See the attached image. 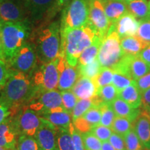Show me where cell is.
<instances>
[{
	"instance_id": "obj_1",
	"label": "cell",
	"mask_w": 150,
	"mask_h": 150,
	"mask_svg": "<svg viewBox=\"0 0 150 150\" xmlns=\"http://www.w3.org/2000/svg\"><path fill=\"white\" fill-rule=\"evenodd\" d=\"M61 53L65 55L69 65L76 67L81 54L91 45L97 35L88 23L79 28L61 30Z\"/></svg>"
},
{
	"instance_id": "obj_2",
	"label": "cell",
	"mask_w": 150,
	"mask_h": 150,
	"mask_svg": "<svg viewBox=\"0 0 150 150\" xmlns=\"http://www.w3.org/2000/svg\"><path fill=\"white\" fill-rule=\"evenodd\" d=\"M37 56L43 63L56 59L61 52V26L53 22L41 30L36 40Z\"/></svg>"
},
{
	"instance_id": "obj_3",
	"label": "cell",
	"mask_w": 150,
	"mask_h": 150,
	"mask_svg": "<svg viewBox=\"0 0 150 150\" xmlns=\"http://www.w3.org/2000/svg\"><path fill=\"white\" fill-rule=\"evenodd\" d=\"M1 22V37L5 60L10 62L26 42L28 28L24 22Z\"/></svg>"
},
{
	"instance_id": "obj_4",
	"label": "cell",
	"mask_w": 150,
	"mask_h": 150,
	"mask_svg": "<svg viewBox=\"0 0 150 150\" xmlns=\"http://www.w3.org/2000/svg\"><path fill=\"white\" fill-rule=\"evenodd\" d=\"M31 88V83L27 74L17 70L11 71L1 90L0 99L11 108L25 100Z\"/></svg>"
},
{
	"instance_id": "obj_5",
	"label": "cell",
	"mask_w": 150,
	"mask_h": 150,
	"mask_svg": "<svg viewBox=\"0 0 150 150\" xmlns=\"http://www.w3.org/2000/svg\"><path fill=\"white\" fill-rule=\"evenodd\" d=\"M125 55L121 48L120 38L112 24L101 42L97 59L102 67L112 70L120 63Z\"/></svg>"
},
{
	"instance_id": "obj_6",
	"label": "cell",
	"mask_w": 150,
	"mask_h": 150,
	"mask_svg": "<svg viewBox=\"0 0 150 150\" xmlns=\"http://www.w3.org/2000/svg\"><path fill=\"white\" fill-rule=\"evenodd\" d=\"M62 11L61 31L79 28L88 23V0H71Z\"/></svg>"
},
{
	"instance_id": "obj_7",
	"label": "cell",
	"mask_w": 150,
	"mask_h": 150,
	"mask_svg": "<svg viewBox=\"0 0 150 150\" xmlns=\"http://www.w3.org/2000/svg\"><path fill=\"white\" fill-rule=\"evenodd\" d=\"M59 71L57 60L44 63L33 76V83L41 91L56 90L58 88Z\"/></svg>"
},
{
	"instance_id": "obj_8",
	"label": "cell",
	"mask_w": 150,
	"mask_h": 150,
	"mask_svg": "<svg viewBox=\"0 0 150 150\" xmlns=\"http://www.w3.org/2000/svg\"><path fill=\"white\" fill-rule=\"evenodd\" d=\"M88 23L97 35L104 39L111 25L105 13L103 0H88Z\"/></svg>"
},
{
	"instance_id": "obj_9",
	"label": "cell",
	"mask_w": 150,
	"mask_h": 150,
	"mask_svg": "<svg viewBox=\"0 0 150 150\" xmlns=\"http://www.w3.org/2000/svg\"><path fill=\"white\" fill-rule=\"evenodd\" d=\"M36 61L35 48L32 45L26 42L9 63L15 70L27 74L34 68Z\"/></svg>"
},
{
	"instance_id": "obj_10",
	"label": "cell",
	"mask_w": 150,
	"mask_h": 150,
	"mask_svg": "<svg viewBox=\"0 0 150 150\" xmlns=\"http://www.w3.org/2000/svg\"><path fill=\"white\" fill-rule=\"evenodd\" d=\"M43 119L36 112L30 108H24L19 113L15 125L20 135L34 137L42 125Z\"/></svg>"
},
{
	"instance_id": "obj_11",
	"label": "cell",
	"mask_w": 150,
	"mask_h": 150,
	"mask_svg": "<svg viewBox=\"0 0 150 150\" xmlns=\"http://www.w3.org/2000/svg\"><path fill=\"white\" fill-rule=\"evenodd\" d=\"M56 60L59 71L58 89L61 91L71 90L80 76L78 67L69 65L65 55L61 52Z\"/></svg>"
},
{
	"instance_id": "obj_12",
	"label": "cell",
	"mask_w": 150,
	"mask_h": 150,
	"mask_svg": "<svg viewBox=\"0 0 150 150\" xmlns=\"http://www.w3.org/2000/svg\"><path fill=\"white\" fill-rule=\"evenodd\" d=\"M61 106L63 107L61 93L56 90H51L42 91L38 98H36L30 104L29 108L40 115L52 108Z\"/></svg>"
},
{
	"instance_id": "obj_13",
	"label": "cell",
	"mask_w": 150,
	"mask_h": 150,
	"mask_svg": "<svg viewBox=\"0 0 150 150\" xmlns=\"http://www.w3.org/2000/svg\"><path fill=\"white\" fill-rule=\"evenodd\" d=\"M42 125L35 135V138L41 150H57L56 129L45 119L42 118Z\"/></svg>"
},
{
	"instance_id": "obj_14",
	"label": "cell",
	"mask_w": 150,
	"mask_h": 150,
	"mask_svg": "<svg viewBox=\"0 0 150 150\" xmlns=\"http://www.w3.org/2000/svg\"><path fill=\"white\" fill-rule=\"evenodd\" d=\"M40 115L57 129H64L69 131L72 124L71 122L72 115L63 106L52 108Z\"/></svg>"
},
{
	"instance_id": "obj_15",
	"label": "cell",
	"mask_w": 150,
	"mask_h": 150,
	"mask_svg": "<svg viewBox=\"0 0 150 150\" xmlns=\"http://www.w3.org/2000/svg\"><path fill=\"white\" fill-rule=\"evenodd\" d=\"M19 134L14 122L7 118L0 124V147L11 150H16L17 136Z\"/></svg>"
},
{
	"instance_id": "obj_16",
	"label": "cell",
	"mask_w": 150,
	"mask_h": 150,
	"mask_svg": "<svg viewBox=\"0 0 150 150\" xmlns=\"http://www.w3.org/2000/svg\"><path fill=\"white\" fill-rule=\"evenodd\" d=\"M112 25L121 39L125 37L136 35L139 27V20L128 12L118 19Z\"/></svg>"
},
{
	"instance_id": "obj_17",
	"label": "cell",
	"mask_w": 150,
	"mask_h": 150,
	"mask_svg": "<svg viewBox=\"0 0 150 150\" xmlns=\"http://www.w3.org/2000/svg\"><path fill=\"white\" fill-rule=\"evenodd\" d=\"M23 9L13 0L0 2V20L3 22H24Z\"/></svg>"
},
{
	"instance_id": "obj_18",
	"label": "cell",
	"mask_w": 150,
	"mask_h": 150,
	"mask_svg": "<svg viewBox=\"0 0 150 150\" xmlns=\"http://www.w3.org/2000/svg\"><path fill=\"white\" fill-rule=\"evenodd\" d=\"M133 129L145 149H150V119L140 110V113L134 122Z\"/></svg>"
},
{
	"instance_id": "obj_19",
	"label": "cell",
	"mask_w": 150,
	"mask_h": 150,
	"mask_svg": "<svg viewBox=\"0 0 150 150\" xmlns=\"http://www.w3.org/2000/svg\"><path fill=\"white\" fill-rule=\"evenodd\" d=\"M105 13L110 25L113 24L123 15L128 13L125 0H103Z\"/></svg>"
},
{
	"instance_id": "obj_20",
	"label": "cell",
	"mask_w": 150,
	"mask_h": 150,
	"mask_svg": "<svg viewBox=\"0 0 150 150\" xmlns=\"http://www.w3.org/2000/svg\"><path fill=\"white\" fill-rule=\"evenodd\" d=\"M72 91L78 99H90L97 95V89L93 79L80 76L72 87Z\"/></svg>"
},
{
	"instance_id": "obj_21",
	"label": "cell",
	"mask_w": 150,
	"mask_h": 150,
	"mask_svg": "<svg viewBox=\"0 0 150 150\" xmlns=\"http://www.w3.org/2000/svg\"><path fill=\"white\" fill-rule=\"evenodd\" d=\"M110 106L116 116L126 118L131 123H134L140 113V109L131 107L130 105L118 97L110 103Z\"/></svg>"
},
{
	"instance_id": "obj_22",
	"label": "cell",
	"mask_w": 150,
	"mask_h": 150,
	"mask_svg": "<svg viewBox=\"0 0 150 150\" xmlns=\"http://www.w3.org/2000/svg\"><path fill=\"white\" fill-rule=\"evenodd\" d=\"M149 43L142 40L136 35L127 36L120 39V45L124 54L129 56H137Z\"/></svg>"
},
{
	"instance_id": "obj_23",
	"label": "cell",
	"mask_w": 150,
	"mask_h": 150,
	"mask_svg": "<svg viewBox=\"0 0 150 150\" xmlns=\"http://www.w3.org/2000/svg\"><path fill=\"white\" fill-rule=\"evenodd\" d=\"M117 97L134 108H140L142 105V93L137 87L136 81L134 83L118 92Z\"/></svg>"
},
{
	"instance_id": "obj_24",
	"label": "cell",
	"mask_w": 150,
	"mask_h": 150,
	"mask_svg": "<svg viewBox=\"0 0 150 150\" xmlns=\"http://www.w3.org/2000/svg\"><path fill=\"white\" fill-rule=\"evenodd\" d=\"M55 0H24V6L32 18L39 20L47 13Z\"/></svg>"
},
{
	"instance_id": "obj_25",
	"label": "cell",
	"mask_w": 150,
	"mask_h": 150,
	"mask_svg": "<svg viewBox=\"0 0 150 150\" xmlns=\"http://www.w3.org/2000/svg\"><path fill=\"white\" fill-rule=\"evenodd\" d=\"M103 104L104 102L97 95L90 99H78L71 113L72 121L76 120L77 118L81 117L90 108L93 107H100L101 105Z\"/></svg>"
},
{
	"instance_id": "obj_26",
	"label": "cell",
	"mask_w": 150,
	"mask_h": 150,
	"mask_svg": "<svg viewBox=\"0 0 150 150\" xmlns=\"http://www.w3.org/2000/svg\"><path fill=\"white\" fill-rule=\"evenodd\" d=\"M128 11L137 20H141L150 18L149 1L147 0L127 1Z\"/></svg>"
},
{
	"instance_id": "obj_27",
	"label": "cell",
	"mask_w": 150,
	"mask_h": 150,
	"mask_svg": "<svg viewBox=\"0 0 150 150\" xmlns=\"http://www.w3.org/2000/svg\"><path fill=\"white\" fill-rule=\"evenodd\" d=\"M102 40L103 39L101 38L98 35L95 38V40L93 41L91 45L85 49L81 54L78 59L77 65H85L89 64L97 59L99 47H100Z\"/></svg>"
},
{
	"instance_id": "obj_28",
	"label": "cell",
	"mask_w": 150,
	"mask_h": 150,
	"mask_svg": "<svg viewBox=\"0 0 150 150\" xmlns=\"http://www.w3.org/2000/svg\"><path fill=\"white\" fill-rule=\"evenodd\" d=\"M56 142L57 150H75L72 135L67 129H56Z\"/></svg>"
},
{
	"instance_id": "obj_29",
	"label": "cell",
	"mask_w": 150,
	"mask_h": 150,
	"mask_svg": "<svg viewBox=\"0 0 150 150\" xmlns=\"http://www.w3.org/2000/svg\"><path fill=\"white\" fill-rule=\"evenodd\" d=\"M77 67L80 76H86V77L90 78L91 79H93L94 78L96 77L102 69V65L99 63L97 58L89 64L77 65Z\"/></svg>"
},
{
	"instance_id": "obj_30",
	"label": "cell",
	"mask_w": 150,
	"mask_h": 150,
	"mask_svg": "<svg viewBox=\"0 0 150 150\" xmlns=\"http://www.w3.org/2000/svg\"><path fill=\"white\" fill-rule=\"evenodd\" d=\"M110 128L114 133L124 137L125 134L133 129V125L132 123L126 118L116 116Z\"/></svg>"
},
{
	"instance_id": "obj_31",
	"label": "cell",
	"mask_w": 150,
	"mask_h": 150,
	"mask_svg": "<svg viewBox=\"0 0 150 150\" xmlns=\"http://www.w3.org/2000/svg\"><path fill=\"white\" fill-rule=\"evenodd\" d=\"M118 91L112 84L104 86L97 90V95L100 97L105 104H110L112 101L117 97Z\"/></svg>"
},
{
	"instance_id": "obj_32",
	"label": "cell",
	"mask_w": 150,
	"mask_h": 150,
	"mask_svg": "<svg viewBox=\"0 0 150 150\" xmlns=\"http://www.w3.org/2000/svg\"><path fill=\"white\" fill-rule=\"evenodd\" d=\"M18 150H41L35 137L20 135L17 145Z\"/></svg>"
},
{
	"instance_id": "obj_33",
	"label": "cell",
	"mask_w": 150,
	"mask_h": 150,
	"mask_svg": "<svg viewBox=\"0 0 150 150\" xmlns=\"http://www.w3.org/2000/svg\"><path fill=\"white\" fill-rule=\"evenodd\" d=\"M112 76H113V71L111 69L102 67L99 74L93 79L97 89L98 90L103 86L111 83Z\"/></svg>"
},
{
	"instance_id": "obj_34",
	"label": "cell",
	"mask_w": 150,
	"mask_h": 150,
	"mask_svg": "<svg viewBox=\"0 0 150 150\" xmlns=\"http://www.w3.org/2000/svg\"><path fill=\"white\" fill-rule=\"evenodd\" d=\"M81 135L86 150H102V142L91 131Z\"/></svg>"
},
{
	"instance_id": "obj_35",
	"label": "cell",
	"mask_w": 150,
	"mask_h": 150,
	"mask_svg": "<svg viewBox=\"0 0 150 150\" xmlns=\"http://www.w3.org/2000/svg\"><path fill=\"white\" fill-rule=\"evenodd\" d=\"M123 138L127 150H146L133 129L125 134Z\"/></svg>"
},
{
	"instance_id": "obj_36",
	"label": "cell",
	"mask_w": 150,
	"mask_h": 150,
	"mask_svg": "<svg viewBox=\"0 0 150 150\" xmlns=\"http://www.w3.org/2000/svg\"><path fill=\"white\" fill-rule=\"evenodd\" d=\"M101 111H102V118H101L100 124L103 126L107 127L110 128L112 126V124L113 122L114 119L115 117V112L110 107V104H104L101 105L100 107Z\"/></svg>"
},
{
	"instance_id": "obj_37",
	"label": "cell",
	"mask_w": 150,
	"mask_h": 150,
	"mask_svg": "<svg viewBox=\"0 0 150 150\" xmlns=\"http://www.w3.org/2000/svg\"><path fill=\"white\" fill-rule=\"evenodd\" d=\"M135 81H136L131 79L125 75L122 74L120 73L113 72L112 84L115 86V88L118 92L127 88V86H130L131 84L134 83Z\"/></svg>"
},
{
	"instance_id": "obj_38",
	"label": "cell",
	"mask_w": 150,
	"mask_h": 150,
	"mask_svg": "<svg viewBox=\"0 0 150 150\" xmlns=\"http://www.w3.org/2000/svg\"><path fill=\"white\" fill-rule=\"evenodd\" d=\"M61 94L63 107L67 112L71 114L73 108H74L78 101L77 97L70 90L61 91Z\"/></svg>"
},
{
	"instance_id": "obj_39",
	"label": "cell",
	"mask_w": 150,
	"mask_h": 150,
	"mask_svg": "<svg viewBox=\"0 0 150 150\" xmlns=\"http://www.w3.org/2000/svg\"><path fill=\"white\" fill-rule=\"evenodd\" d=\"M81 117L85 119L93 128V127L97 126L100 124L102 111L99 107H93L88 110Z\"/></svg>"
},
{
	"instance_id": "obj_40",
	"label": "cell",
	"mask_w": 150,
	"mask_h": 150,
	"mask_svg": "<svg viewBox=\"0 0 150 150\" xmlns=\"http://www.w3.org/2000/svg\"><path fill=\"white\" fill-rule=\"evenodd\" d=\"M136 35L142 40L150 44V18L139 20Z\"/></svg>"
},
{
	"instance_id": "obj_41",
	"label": "cell",
	"mask_w": 150,
	"mask_h": 150,
	"mask_svg": "<svg viewBox=\"0 0 150 150\" xmlns=\"http://www.w3.org/2000/svg\"><path fill=\"white\" fill-rule=\"evenodd\" d=\"M91 131L102 142L108 141L112 134V131L110 130L109 127L103 126L102 125H98L93 127Z\"/></svg>"
},
{
	"instance_id": "obj_42",
	"label": "cell",
	"mask_w": 150,
	"mask_h": 150,
	"mask_svg": "<svg viewBox=\"0 0 150 150\" xmlns=\"http://www.w3.org/2000/svg\"><path fill=\"white\" fill-rule=\"evenodd\" d=\"M11 71L4 60L0 59V91L4 87L7 80L10 76Z\"/></svg>"
},
{
	"instance_id": "obj_43",
	"label": "cell",
	"mask_w": 150,
	"mask_h": 150,
	"mask_svg": "<svg viewBox=\"0 0 150 150\" xmlns=\"http://www.w3.org/2000/svg\"><path fill=\"white\" fill-rule=\"evenodd\" d=\"M69 131H70L71 135H72L73 142H74V144L75 150H86L83 145L81 135L80 133L74 128L73 124L70 125V129H69Z\"/></svg>"
},
{
	"instance_id": "obj_44",
	"label": "cell",
	"mask_w": 150,
	"mask_h": 150,
	"mask_svg": "<svg viewBox=\"0 0 150 150\" xmlns=\"http://www.w3.org/2000/svg\"><path fill=\"white\" fill-rule=\"evenodd\" d=\"M108 142L111 144L115 150H127L124 138L115 133H112L111 136L108 139Z\"/></svg>"
},
{
	"instance_id": "obj_45",
	"label": "cell",
	"mask_w": 150,
	"mask_h": 150,
	"mask_svg": "<svg viewBox=\"0 0 150 150\" xmlns=\"http://www.w3.org/2000/svg\"><path fill=\"white\" fill-rule=\"evenodd\" d=\"M71 0H55L52 6L48 11V16L53 17L59 13V11H63L65 7L70 4Z\"/></svg>"
},
{
	"instance_id": "obj_46",
	"label": "cell",
	"mask_w": 150,
	"mask_h": 150,
	"mask_svg": "<svg viewBox=\"0 0 150 150\" xmlns=\"http://www.w3.org/2000/svg\"><path fill=\"white\" fill-rule=\"evenodd\" d=\"M73 125H74V128L76 129L80 134L89 132V131H91L92 129L91 125L82 117H79L76 120L73 121Z\"/></svg>"
},
{
	"instance_id": "obj_47",
	"label": "cell",
	"mask_w": 150,
	"mask_h": 150,
	"mask_svg": "<svg viewBox=\"0 0 150 150\" xmlns=\"http://www.w3.org/2000/svg\"><path fill=\"white\" fill-rule=\"evenodd\" d=\"M136 86L142 94L150 87V72L136 81Z\"/></svg>"
},
{
	"instance_id": "obj_48",
	"label": "cell",
	"mask_w": 150,
	"mask_h": 150,
	"mask_svg": "<svg viewBox=\"0 0 150 150\" xmlns=\"http://www.w3.org/2000/svg\"><path fill=\"white\" fill-rule=\"evenodd\" d=\"M10 114V107L0 99V124L6 120Z\"/></svg>"
},
{
	"instance_id": "obj_49",
	"label": "cell",
	"mask_w": 150,
	"mask_h": 150,
	"mask_svg": "<svg viewBox=\"0 0 150 150\" xmlns=\"http://www.w3.org/2000/svg\"><path fill=\"white\" fill-rule=\"evenodd\" d=\"M138 56L150 67V44L143 49Z\"/></svg>"
},
{
	"instance_id": "obj_50",
	"label": "cell",
	"mask_w": 150,
	"mask_h": 150,
	"mask_svg": "<svg viewBox=\"0 0 150 150\" xmlns=\"http://www.w3.org/2000/svg\"><path fill=\"white\" fill-rule=\"evenodd\" d=\"M142 108H150V87L142 94Z\"/></svg>"
},
{
	"instance_id": "obj_51",
	"label": "cell",
	"mask_w": 150,
	"mask_h": 150,
	"mask_svg": "<svg viewBox=\"0 0 150 150\" xmlns=\"http://www.w3.org/2000/svg\"><path fill=\"white\" fill-rule=\"evenodd\" d=\"M102 150H115V148L112 147V145L108 141L102 142Z\"/></svg>"
},
{
	"instance_id": "obj_52",
	"label": "cell",
	"mask_w": 150,
	"mask_h": 150,
	"mask_svg": "<svg viewBox=\"0 0 150 150\" xmlns=\"http://www.w3.org/2000/svg\"><path fill=\"white\" fill-rule=\"evenodd\" d=\"M0 59H2L6 61L4 54L2 41H1V22H0Z\"/></svg>"
},
{
	"instance_id": "obj_53",
	"label": "cell",
	"mask_w": 150,
	"mask_h": 150,
	"mask_svg": "<svg viewBox=\"0 0 150 150\" xmlns=\"http://www.w3.org/2000/svg\"><path fill=\"white\" fill-rule=\"evenodd\" d=\"M141 110L150 119V108H142Z\"/></svg>"
},
{
	"instance_id": "obj_54",
	"label": "cell",
	"mask_w": 150,
	"mask_h": 150,
	"mask_svg": "<svg viewBox=\"0 0 150 150\" xmlns=\"http://www.w3.org/2000/svg\"><path fill=\"white\" fill-rule=\"evenodd\" d=\"M0 150H11V149H6L4 147H0Z\"/></svg>"
},
{
	"instance_id": "obj_55",
	"label": "cell",
	"mask_w": 150,
	"mask_h": 150,
	"mask_svg": "<svg viewBox=\"0 0 150 150\" xmlns=\"http://www.w3.org/2000/svg\"><path fill=\"white\" fill-rule=\"evenodd\" d=\"M149 13H150V0L149 1Z\"/></svg>"
},
{
	"instance_id": "obj_56",
	"label": "cell",
	"mask_w": 150,
	"mask_h": 150,
	"mask_svg": "<svg viewBox=\"0 0 150 150\" xmlns=\"http://www.w3.org/2000/svg\"><path fill=\"white\" fill-rule=\"evenodd\" d=\"M5 1V0H0V2H1V1Z\"/></svg>"
},
{
	"instance_id": "obj_57",
	"label": "cell",
	"mask_w": 150,
	"mask_h": 150,
	"mask_svg": "<svg viewBox=\"0 0 150 150\" xmlns=\"http://www.w3.org/2000/svg\"><path fill=\"white\" fill-rule=\"evenodd\" d=\"M125 1H130V0H125Z\"/></svg>"
},
{
	"instance_id": "obj_58",
	"label": "cell",
	"mask_w": 150,
	"mask_h": 150,
	"mask_svg": "<svg viewBox=\"0 0 150 150\" xmlns=\"http://www.w3.org/2000/svg\"><path fill=\"white\" fill-rule=\"evenodd\" d=\"M146 150H150V149H146Z\"/></svg>"
}]
</instances>
